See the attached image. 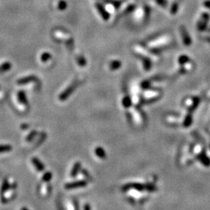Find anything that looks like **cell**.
I'll return each mask as SVG.
<instances>
[{
    "mask_svg": "<svg viewBox=\"0 0 210 210\" xmlns=\"http://www.w3.org/2000/svg\"><path fill=\"white\" fill-rule=\"evenodd\" d=\"M173 41L172 37L170 34H164L162 35L153 38L150 42V45L151 48L154 49V51H158L160 50H164L171 45Z\"/></svg>",
    "mask_w": 210,
    "mask_h": 210,
    "instance_id": "obj_1",
    "label": "cell"
},
{
    "mask_svg": "<svg viewBox=\"0 0 210 210\" xmlns=\"http://www.w3.org/2000/svg\"><path fill=\"white\" fill-rule=\"evenodd\" d=\"M177 65H178V73H187L191 72L195 65L192 61L186 55H181L177 58Z\"/></svg>",
    "mask_w": 210,
    "mask_h": 210,
    "instance_id": "obj_2",
    "label": "cell"
},
{
    "mask_svg": "<svg viewBox=\"0 0 210 210\" xmlns=\"http://www.w3.org/2000/svg\"><path fill=\"white\" fill-rule=\"evenodd\" d=\"M208 19H209V14L205 11H203L200 14V17L197 23V29H200V30H203L206 27L207 23H208Z\"/></svg>",
    "mask_w": 210,
    "mask_h": 210,
    "instance_id": "obj_3",
    "label": "cell"
},
{
    "mask_svg": "<svg viewBox=\"0 0 210 210\" xmlns=\"http://www.w3.org/2000/svg\"><path fill=\"white\" fill-rule=\"evenodd\" d=\"M180 33H181V41L183 43L184 45L185 46H190L191 45L192 40H191V37L189 35L188 32L187 31L184 27H181L180 28Z\"/></svg>",
    "mask_w": 210,
    "mask_h": 210,
    "instance_id": "obj_4",
    "label": "cell"
},
{
    "mask_svg": "<svg viewBox=\"0 0 210 210\" xmlns=\"http://www.w3.org/2000/svg\"><path fill=\"white\" fill-rule=\"evenodd\" d=\"M85 186H87V182L84 181H78L66 184L65 188L66 189H73V188H77L85 187Z\"/></svg>",
    "mask_w": 210,
    "mask_h": 210,
    "instance_id": "obj_5",
    "label": "cell"
},
{
    "mask_svg": "<svg viewBox=\"0 0 210 210\" xmlns=\"http://www.w3.org/2000/svg\"><path fill=\"white\" fill-rule=\"evenodd\" d=\"M76 85L75 84V83L73 85H71L69 88L66 89V90H65L62 94H61L60 97H59V99H60L61 101H64V100L67 99L68 97H69V95H70V94H72L73 91H74V90L76 89Z\"/></svg>",
    "mask_w": 210,
    "mask_h": 210,
    "instance_id": "obj_6",
    "label": "cell"
},
{
    "mask_svg": "<svg viewBox=\"0 0 210 210\" xmlns=\"http://www.w3.org/2000/svg\"><path fill=\"white\" fill-rule=\"evenodd\" d=\"M32 163H33V164L34 165V167L37 168V170H39V171H43V170H44V164H43L37 158H33V160H32Z\"/></svg>",
    "mask_w": 210,
    "mask_h": 210,
    "instance_id": "obj_7",
    "label": "cell"
},
{
    "mask_svg": "<svg viewBox=\"0 0 210 210\" xmlns=\"http://www.w3.org/2000/svg\"><path fill=\"white\" fill-rule=\"evenodd\" d=\"M8 188H9V183H8L7 180H5L2 184V188H1V200H2V202H3L4 200V194L5 193V191H7Z\"/></svg>",
    "mask_w": 210,
    "mask_h": 210,
    "instance_id": "obj_8",
    "label": "cell"
},
{
    "mask_svg": "<svg viewBox=\"0 0 210 210\" xmlns=\"http://www.w3.org/2000/svg\"><path fill=\"white\" fill-rule=\"evenodd\" d=\"M80 168H81V164L80 163H76L73 166V169H72V171H71V176L75 177L77 175V174L80 171Z\"/></svg>",
    "mask_w": 210,
    "mask_h": 210,
    "instance_id": "obj_9",
    "label": "cell"
},
{
    "mask_svg": "<svg viewBox=\"0 0 210 210\" xmlns=\"http://www.w3.org/2000/svg\"><path fill=\"white\" fill-rule=\"evenodd\" d=\"M97 9H98V11H99L100 14L101 15V16H102L103 18H104V19H108V17H109V16H108V13L106 12V11L104 10V8L102 7V5H100V4H98V5H97Z\"/></svg>",
    "mask_w": 210,
    "mask_h": 210,
    "instance_id": "obj_10",
    "label": "cell"
},
{
    "mask_svg": "<svg viewBox=\"0 0 210 210\" xmlns=\"http://www.w3.org/2000/svg\"><path fill=\"white\" fill-rule=\"evenodd\" d=\"M95 153L96 155L98 157L101 158V159H104L106 157V153H105V151L103 150L101 147H97L95 150Z\"/></svg>",
    "mask_w": 210,
    "mask_h": 210,
    "instance_id": "obj_11",
    "label": "cell"
},
{
    "mask_svg": "<svg viewBox=\"0 0 210 210\" xmlns=\"http://www.w3.org/2000/svg\"><path fill=\"white\" fill-rule=\"evenodd\" d=\"M12 150V146L9 145H0V153L9 152Z\"/></svg>",
    "mask_w": 210,
    "mask_h": 210,
    "instance_id": "obj_12",
    "label": "cell"
},
{
    "mask_svg": "<svg viewBox=\"0 0 210 210\" xmlns=\"http://www.w3.org/2000/svg\"><path fill=\"white\" fill-rule=\"evenodd\" d=\"M18 98H19V101L22 103V104H27V98L25 97V94L23 92H19L18 94Z\"/></svg>",
    "mask_w": 210,
    "mask_h": 210,
    "instance_id": "obj_13",
    "label": "cell"
},
{
    "mask_svg": "<svg viewBox=\"0 0 210 210\" xmlns=\"http://www.w3.org/2000/svg\"><path fill=\"white\" fill-rule=\"evenodd\" d=\"M121 67V62L119 61H114L111 63L110 65V68L112 70H115V69H118Z\"/></svg>",
    "mask_w": 210,
    "mask_h": 210,
    "instance_id": "obj_14",
    "label": "cell"
},
{
    "mask_svg": "<svg viewBox=\"0 0 210 210\" xmlns=\"http://www.w3.org/2000/svg\"><path fill=\"white\" fill-rule=\"evenodd\" d=\"M170 13L171 14H176L177 11H178V5L177 2H174V4H172L171 7H170Z\"/></svg>",
    "mask_w": 210,
    "mask_h": 210,
    "instance_id": "obj_15",
    "label": "cell"
},
{
    "mask_svg": "<svg viewBox=\"0 0 210 210\" xmlns=\"http://www.w3.org/2000/svg\"><path fill=\"white\" fill-rule=\"evenodd\" d=\"M51 177H52V174H51V173L48 172V173L44 174V176H43V177H42V180L45 182H48L51 180Z\"/></svg>",
    "mask_w": 210,
    "mask_h": 210,
    "instance_id": "obj_16",
    "label": "cell"
},
{
    "mask_svg": "<svg viewBox=\"0 0 210 210\" xmlns=\"http://www.w3.org/2000/svg\"><path fill=\"white\" fill-rule=\"evenodd\" d=\"M34 77H27V79H23V80H20L18 81V83H19V84H24V83H27V82H30L32 81V80H34Z\"/></svg>",
    "mask_w": 210,
    "mask_h": 210,
    "instance_id": "obj_17",
    "label": "cell"
},
{
    "mask_svg": "<svg viewBox=\"0 0 210 210\" xmlns=\"http://www.w3.org/2000/svg\"><path fill=\"white\" fill-rule=\"evenodd\" d=\"M9 68H10V65L9 63H5L0 66V71L1 72H4V71L8 70Z\"/></svg>",
    "mask_w": 210,
    "mask_h": 210,
    "instance_id": "obj_18",
    "label": "cell"
},
{
    "mask_svg": "<svg viewBox=\"0 0 210 210\" xmlns=\"http://www.w3.org/2000/svg\"><path fill=\"white\" fill-rule=\"evenodd\" d=\"M123 104H124V106L126 107V108H128V107L130 106L131 101H130V99H129V97H126V98L123 100Z\"/></svg>",
    "mask_w": 210,
    "mask_h": 210,
    "instance_id": "obj_19",
    "label": "cell"
},
{
    "mask_svg": "<svg viewBox=\"0 0 210 210\" xmlns=\"http://www.w3.org/2000/svg\"><path fill=\"white\" fill-rule=\"evenodd\" d=\"M36 135H37V132H35V131H33L31 133H30V135H29L28 137L27 138V141H31L33 139H34V137H35Z\"/></svg>",
    "mask_w": 210,
    "mask_h": 210,
    "instance_id": "obj_20",
    "label": "cell"
},
{
    "mask_svg": "<svg viewBox=\"0 0 210 210\" xmlns=\"http://www.w3.org/2000/svg\"><path fill=\"white\" fill-rule=\"evenodd\" d=\"M66 5H66L65 2H64V1H60V2H59V4H58V8H59V9L63 10V9L66 7Z\"/></svg>",
    "mask_w": 210,
    "mask_h": 210,
    "instance_id": "obj_21",
    "label": "cell"
},
{
    "mask_svg": "<svg viewBox=\"0 0 210 210\" xmlns=\"http://www.w3.org/2000/svg\"><path fill=\"white\" fill-rule=\"evenodd\" d=\"M202 6L205 9H210V0H206L203 2Z\"/></svg>",
    "mask_w": 210,
    "mask_h": 210,
    "instance_id": "obj_22",
    "label": "cell"
},
{
    "mask_svg": "<svg viewBox=\"0 0 210 210\" xmlns=\"http://www.w3.org/2000/svg\"><path fill=\"white\" fill-rule=\"evenodd\" d=\"M50 57V55L48 53H44L42 55H41V61H43V62H45V61L48 60V58H49Z\"/></svg>",
    "mask_w": 210,
    "mask_h": 210,
    "instance_id": "obj_23",
    "label": "cell"
},
{
    "mask_svg": "<svg viewBox=\"0 0 210 210\" xmlns=\"http://www.w3.org/2000/svg\"><path fill=\"white\" fill-rule=\"evenodd\" d=\"M84 210H91V208H90V206L88 205V204H87V205H84Z\"/></svg>",
    "mask_w": 210,
    "mask_h": 210,
    "instance_id": "obj_24",
    "label": "cell"
},
{
    "mask_svg": "<svg viewBox=\"0 0 210 210\" xmlns=\"http://www.w3.org/2000/svg\"><path fill=\"white\" fill-rule=\"evenodd\" d=\"M21 210H28V209H27V208H25V207H23V208H21Z\"/></svg>",
    "mask_w": 210,
    "mask_h": 210,
    "instance_id": "obj_25",
    "label": "cell"
}]
</instances>
